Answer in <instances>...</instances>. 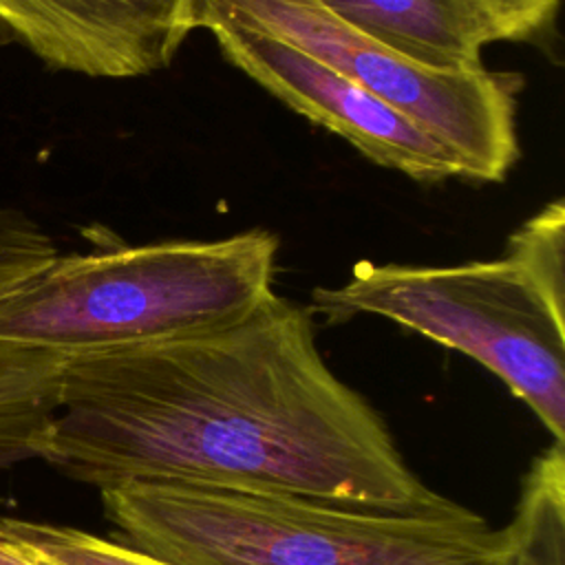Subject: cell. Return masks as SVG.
<instances>
[{
	"label": "cell",
	"instance_id": "6da1fadb",
	"mask_svg": "<svg viewBox=\"0 0 565 565\" xmlns=\"http://www.w3.org/2000/svg\"><path fill=\"white\" fill-rule=\"evenodd\" d=\"M42 459L97 490L166 481L426 510L433 492L382 415L324 362L307 307L64 358Z\"/></svg>",
	"mask_w": 565,
	"mask_h": 565
},
{
	"label": "cell",
	"instance_id": "7a4b0ae2",
	"mask_svg": "<svg viewBox=\"0 0 565 565\" xmlns=\"http://www.w3.org/2000/svg\"><path fill=\"white\" fill-rule=\"evenodd\" d=\"M99 497L115 541L170 565H499L505 550V530L450 499L371 510L166 481Z\"/></svg>",
	"mask_w": 565,
	"mask_h": 565
},
{
	"label": "cell",
	"instance_id": "3957f363",
	"mask_svg": "<svg viewBox=\"0 0 565 565\" xmlns=\"http://www.w3.org/2000/svg\"><path fill=\"white\" fill-rule=\"evenodd\" d=\"M276 254L260 227L57 254L0 300V340L68 358L218 329L274 294Z\"/></svg>",
	"mask_w": 565,
	"mask_h": 565
},
{
	"label": "cell",
	"instance_id": "277c9868",
	"mask_svg": "<svg viewBox=\"0 0 565 565\" xmlns=\"http://www.w3.org/2000/svg\"><path fill=\"white\" fill-rule=\"evenodd\" d=\"M327 322L388 318L494 373L565 444V316L501 256L448 267L360 263L340 287H318Z\"/></svg>",
	"mask_w": 565,
	"mask_h": 565
},
{
	"label": "cell",
	"instance_id": "5b68a950",
	"mask_svg": "<svg viewBox=\"0 0 565 565\" xmlns=\"http://www.w3.org/2000/svg\"><path fill=\"white\" fill-rule=\"evenodd\" d=\"M192 26L274 35L358 82L428 132L470 181H503L519 159V77L422 66L335 18L320 0H192Z\"/></svg>",
	"mask_w": 565,
	"mask_h": 565
},
{
	"label": "cell",
	"instance_id": "8992f818",
	"mask_svg": "<svg viewBox=\"0 0 565 565\" xmlns=\"http://www.w3.org/2000/svg\"><path fill=\"white\" fill-rule=\"evenodd\" d=\"M210 33L232 66L373 163L422 183L461 177L455 159L415 121L309 53L245 26H214Z\"/></svg>",
	"mask_w": 565,
	"mask_h": 565
},
{
	"label": "cell",
	"instance_id": "52a82bcc",
	"mask_svg": "<svg viewBox=\"0 0 565 565\" xmlns=\"http://www.w3.org/2000/svg\"><path fill=\"white\" fill-rule=\"evenodd\" d=\"M192 31V0H0V44L99 79L166 68Z\"/></svg>",
	"mask_w": 565,
	"mask_h": 565
},
{
	"label": "cell",
	"instance_id": "ba28073f",
	"mask_svg": "<svg viewBox=\"0 0 565 565\" xmlns=\"http://www.w3.org/2000/svg\"><path fill=\"white\" fill-rule=\"evenodd\" d=\"M395 53L439 71L481 68L490 31L463 0H320Z\"/></svg>",
	"mask_w": 565,
	"mask_h": 565
},
{
	"label": "cell",
	"instance_id": "9c48e42d",
	"mask_svg": "<svg viewBox=\"0 0 565 565\" xmlns=\"http://www.w3.org/2000/svg\"><path fill=\"white\" fill-rule=\"evenodd\" d=\"M64 358L0 340V470L42 459L60 406Z\"/></svg>",
	"mask_w": 565,
	"mask_h": 565
},
{
	"label": "cell",
	"instance_id": "30bf717a",
	"mask_svg": "<svg viewBox=\"0 0 565 565\" xmlns=\"http://www.w3.org/2000/svg\"><path fill=\"white\" fill-rule=\"evenodd\" d=\"M508 539L519 565H565V452L552 441L521 481Z\"/></svg>",
	"mask_w": 565,
	"mask_h": 565
},
{
	"label": "cell",
	"instance_id": "8fae6325",
	"mask_svg": "<svg viewBox=\"0 0 565 565\" xmlns=\"http://www.w3.org/2000/svg\"><path fill=\"white\" fill-rule=\"evenodd\" d=\"M565 207L552 201L530 216L508 238L505 258L539 291V296L565 316Z\"/></svg>",
	"mask_w": 565,
	"mask_h": 565
},
{
	"label": "cell",
	"instance_id": "7c38bea8",
	"mask_svg": "<svg viewBox=\"0 0 565 565\" xmlns=\"http://www.w3.org/2000/svg\"><path fill=\"white\" fill-rule=\"evenodd\" d=\"M0 525L46 565H170L86 530L0 516Z\"/></svg>",
	"mask_w": 565,
	"mask_h": 565
},
{
	"label": "cell",
	"instance_id": "4fadbf2b",
	"mask_svg": "<svg viewBox=\"0 0 565 565\" xmlns=\"http://www.w3.org/2000/svg\"><path fill=\"white\" fill-rule=\"evenodd\" d=\"M57 254L51 236L31 216L0 205V300L35 278Z\"/></svg>",
	"mask_w": 565,
	"mask_h": 565
},
{
	"label": "cell",
	"instance_id": "5bb4252c",
	"mask_svg": "<svg viewBox=\"0 0 565 565\" xmlns=\"http://www.w3.org/2000/svg\"><path fill=\"white\" fill-rule=\"evenodd\" d=\"M492 40H527L552 24L558 0H463Z\"/></svg>",
	"mask_w": 565,
	"mask_h": 565
},
{
	"label": "cell",
	"instance_id": "9a60e30c",
	"mask_svg": "<svg viewBox=\"0 0 565 565\" xmlns=\"http://www.w3.org/2000/svg\"><path fill=\"white\" fill-rule=\"evenodd\" d=\"M0 565H46L0 525Z\"/></svg>",
	"mask_w": 565,
	"mask_h": 565
},
{
	"label": "cell",
	"instance_id": "2e32d148",
	"mask_svg": "<svg viewBox=\"0 0 565 565\" xmlns=\"http://www.w3.org/2000/svg\"><path fill=\"white\" fill-rule=\"evenodd\" d=\"M499 565H519V558H516V552H514V547H512V543L508 539V532H505V550H503V556H501Z\"/></svg>",
	"mask_w": 565,
	"mask_h": 565
}]
</instances>
